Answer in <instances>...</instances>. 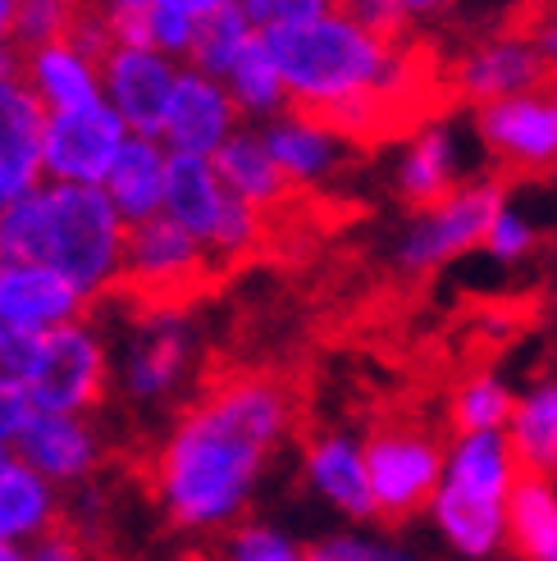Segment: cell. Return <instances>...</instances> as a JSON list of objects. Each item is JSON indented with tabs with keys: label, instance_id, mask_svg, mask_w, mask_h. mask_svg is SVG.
I'll use <instances>...</instances> for the list:
<instances>
[{
	"label": "cell",
	"instance_id": "obj_1",
	"mask_svg": "<svg viewBox=\"0 0 557 561\" xmlns=\"http://www.w3.org/2000/svg\"><path fill=\"white\" fill-rule=\"evenodd\" d=\"M293 425L278 379L238 375L197 398L156 457V497L179 529L234 525Z\"/></svg>",
	"mask_w": 557,
	"mask_h": 561
},
{
	"label": "cell",
	"instance_id": "obj_2",
	"mask_svg": "<svg viewBox=\"0 0 557 561\" xmlns=\"http://www.w3.org/2000/svg\"><path fill=\"white\" fill-rule=\"evenodd\" d=\"M128 224L101 187L42 183L0 210V265H46L82 297H101L124 278Z\"/></svg>",
	"mask_w": 557,
	"mask_h": 561
},
{
	"label": "cell",
	"instance_id": "obj_3",
	"mask_svg": "<svg viewBox=\"0 0 557 561\" xmlns=\"http://www.w3.org/2000/svg\"><path fill=\"white\" fill-rule=\"evenodd\" d=\"M261 42L288 88V101L302 115H320L361 92H375L398 65V46L366 33L352 10L325 5L311 19L261 27Z\"/></svg>",
	"mask_w": 557,
	"mask_h": 561
},
{
	"label": "cell",
	"instance_id": "obj_4",
	"mask_svg": "<svg viewBox=\"0 0 557 561\" xmlns=\"http://www.w3.org/2000/svg\"><path fill=\"white\" fill-rule=\"evenodd\" d=\"M361 447H366L379 520L407 525L411 516L434 507L443 474H448V447L421 415H384Z\"/></svg>",
	"mask_w": 557,
	"mask_h": 561
},
{
	"label": "cell",
	"instance_id": "obj_5",
	"mask_svg": "<svg viewBox=\"0 0 557 561\" xmlns=\"http://www.w3.org/2000/svg\"><path fill=\"white\" fill-rule=\"evenodd\" d=\"M164 219H174L215 256H242L265 233L261 210L242 206L219 183L215 160L202 156H170V183H164Z\"/></svg>",
	"mask_w": 557,
	"mask_h": 561
},
{
	"label": "cell",
	"instance_id": "obj_6",
	"mask_svg": "<svg viewBox=\"0 0 557 561\" xmlns=\"http://www.w3.org/2000/svg\"><path fill=\"white\" fill-rule=\"evenodd\" d=\"M110 383V352L101 333L78 320L37 339V360L27 375V398L50 415H88Z\"/></svg>",
	"mask_w": 557,
	"mask_h": 561
},
{
	"label": "cell",
	"instance_id": "obj_7",
	"mask_svg": "<svg viewBox=\"0 0 557 561\" xmlns=\"http://www.w3.org/2000/svg\"><path fill=\"white\" fill-rule=\"evenodd\" d=\"M503 196H508V187L498 179L462 183V192L453 196V202H443L430 215H416L411 233L398 251L402 270L430 274V270L448 265L453 256H462V251H470V247H489L493 224L503 219Z\"/></svg>",
	"mask_w": 557,
	"mask_h": 561
},
{
	"label": "cell",
	"instance_id": "obj_8",
	"mask_svg": "<svg viewBox=\"0 0 557 561\" xmlns=\"http://www.w3.org/2000/svg\"><path fill=\"white\" fill-rule=\"evenodd\" d=\"M124 119L105 101L88 110H60L46 115V183L65 187H101L115 170L128 142Z\"/></svg>",
	"mask_w": 557,
	"mask_h": 561
},
{
	"label": "cell",
	"instance_id": "obj_9",
	"mask_svg": "<svg viewBox=\"0 0 557 561\" xmlns=\"http://www.w3.org/2000/svg\"><path fill=\"white\" fill-rule=\"evenodd\" d=\"M476 124L503 187L557 174V105L516 96V101L485 105Z\"/></svg>",
	"mask_w": 557,
	"mask_h": 561
},
{
	"label": "cell",
	"instance_id": "obj_10",
	"mask_svg": "<svg viewBox=\"0 0 557 561\" xmlns=\"http://www.w3.org/2000/svg\"><path fill=\"white\" fill-rule=\"evenodd\" d=\"M206 256L211 251L197 238L160 215V219H147V224H137V229H128L120 284H128L147 301H174L206 278Z\"/></svg>",
	"mask_w": 557,
	"mask_h": 561
},
{
	"label": "cell",
	"instance_id": "obj_11",
	"mask_svg": "<svg viewBox=\"0 0 557 561\" xmlns=\"http://www.w3.org/2000/svg\"><path fill=\"white\" fill-rule=\"evenodd\" d=\"M242 128V110L234 101V92L219 78H206L197 69L179 73L174 101L164 110L160 124V142L170 156H202L215 160L219 147Z\"/></svg>",
	"mask_w": 557,
	"mask_h": 561
},
{
	"label": "cell",
	"instance_id": "obj_12",
	"mask_svg": "<svg viewBox=\"0 0 557 561\" xmlns=\"http://www.w3.org/2000/svg\"><path fill=\"white\" fill-rule=\"evenodd\" d=\"M183 65L164 60L160 50H110L101 65V88L105 105L124 119L133 137H160L164 110L174 101Z\"/></svg>",
	"mask_w": 557,
	"mask_h": 561
},
{
	"label": "cell",
	"instance_id": "obj_13",
	"mask_svg": "<svg viewBox=\"0 0 557 561\" xmlns=\"http://www.w3.org/2000/svg\"><path fill=\"white\" fill-rule=\"evenodd\" d=\"M46 183V105L23 78L0 82V210Z\"/></svg>",
	"mask_w": 557,
	"mask_h": 561
},
{
	"label": "cell",
	"instance_id": "obj_14",
	"mask_svg": "<svg viewBox=\"0 0 557 561\" xmlns=\"http://www.w3.org/2000/svg\"><path fill=\"white\" fill-rule=\"evenodd\" d=\"M88 311L82 297L65 274L46 265H0V329L46 339V333L78 324Z\"/></svg>",
	"mask_w": 557,
	"mask_h": 561
},
{
	"label": "cell",
	"instance_id": "obj_15",
	"mask_svg": "<svg viewBox=\"0 0 557 561\" xmlns=\"http://www.w3.org/2000/svg\"><path fill=\"white\" fill-rule=\"evenodd\" d=\"M192 366V329L174 311H151L124 347L120 383L133 402H160L183 383Z\"/></svg>",
	"mask_w": 557,
	"mask_h": 561
},
{
	"label": "cell",
	"instance_id": "obj_16",
	"mask_svg": "<svg viewBox=\"0 0 557 561\" xmlns=\"http://www.w3.org/2000/svg\"><path fill=\"white\" fill-rule=\"evenodd\" d=\"M14 457L23 466H33L46 484H78L88 480L101 461V438L92 430L88 415H50L37 411L27 420V430L14 443Z\"/></svg>",
	"mask_w": 557,
	"mask_h": 561
},
{
	"label": "cell",
	"instance_id": "obj_17",
	"mask_svg": "<svg viewBox=\"0 0 557 561\" xmlns=\"http://www.w3.org/2000/svg\"><path fill=\"white\" fill-rule=\"evenodd\" d=\"M306 480L316 484L320 497L352 520H371L375 512V489L366 470V447L348 434H316L306 443Z\"/></svg>",
	"mask_w": 557,
	"mask_h": 561
},
{
	"label": "cell",
	"instance_id": "obj_18",
	"mask_svg": "<svg viewBox=\"0 0 557 561\" xmlns=\"http://www.w3.org/2000/svg\"><path fill=\"white\" fill-rule=\"evenodd\" d=\"M164 183H170V151L160 137H128L115 170L101 183L110 206L120 210L128 229L164 215Z\"/></svg>",
	"mask_w": 557,
	"mask_h": 561
},
{
	"label": "cell",
	"instance_id": "obj_19",
	"mask_svg": "<svg viewBox=\"0 0 557 561\" xmlns=\"http://www.w3.org/2000/svg\"><path fill=\"white\" fill-rule=\"evenodd\" d=\"M508 466H512V484H508V548L521 561H557V497L548 493V480L512 453L508 443Z\"/></svg>",
	"mask_w": 557,
	"mask_h": 561
},
{
	"label": "cell",
	"instance_id": "obj_20",
	"mask_svg": "<svg viewBox=\"0 0 557 561\" xmlns=\"http://www.w3.org/2000/svg\"><path fill=\"white\" fill-rule=\"evenodd\" d=\"M23 82L37 92L46 115H60V110H88V105L105 101L101 65L88 60V55H78L69 42H55L46 50L23 55Z\"/></svg>",
	"mask_w": 557,
	"mask_h": 561
},
{
	"label": "cell",
	"instance_id": "obj_21",
	"mask_svg": "<svg viewBox=\"0 0 557 561\" xmlns=\"http://www.w3.org/2000/svg\"><path fill=\"white\" fill-rule=\"evenodd\" d=\"M215 174L225 183L242 206L252 210H270L284 202V192L293 187L288 174L274 164L270 147H265V133L261 128H238L225 147L215 156Z\"/></svg>",
	"mask_w": 557,
	"mask_h": 561
},
{
	"label": "cell",
	"instance_id": "obj_22",
	"mask_svg": "<svg viewBox=\"0 0 557 561\" xmlns=\"http://www.w3.org/2000/svg\"><path fill=\"white\" fill-rule=\"evenodd\" d=\"M55 512H60L55 484H46L33 466H23L19 457L0 466V543H37L55 529Z\"/></svg>",
	"mask_w": 557,
	"mask_h": 561
},
{
	"label": "cell",
	"instance_id": "obj_23",
	"mask_svg": "<svg viewBox=\"0 0 557 561\" xmlns=\"http://www.w3.org/2000/svg\"><path fill=\"white\" fill-rule=\"evenodd\" d=\"M261 133H265V147H270L274 164L288 174V183L325 179L333 164H339L343 137H333L325 124H316L311 115H302V110H288V115H278V119L265 124Z\"/></svg>",
	"mask_w": 557,
	"mask_h": 561
},
{
	"label": "cell",
	"instance_id": "obj_24",
	"mask_svg": "<svg viewBox=\"0 0 557 561\" xmlns=\"http://www.w3.org/2000/svg\"><path fill=\"white\" fill-rule=\"evenodd\" d=\"M398 192L416 215H430L462 192V183L453 174V142H448V128L443 124L411 137L407 160L398 170Z\"/></svg>",
	"mask_w": 557,
	"mask_h": 561
},
{
	"label": "cell",
	"instance_id": "obj_25",
	"mask_svg": "<svg viewBox=\"0 0 557 561\" xmlns=\"http://www.w3.org/2000/svg\"><path fill=\"white\" fill-rule=\"evenodd\" d=\"M516 398L498 383L489 370H476L466 375L457 388H453V402H448V430H453V443L462 438H476V434H498V425H512L516 415Z\"/></svg>",
	"mask_w": 557,
	"mask_h": 561
},
{
	"label": "cell",
	"instance_id": "obj_26",
	"mask_svg": "<svg viewBox=\"0 0 557 561\" xmlns=\"http://www.w3.org/2000/svg\"><path fill=\"white\" fill-rule=\"evenodd\" d=\"M434 516L443 525V535H448L466 557L493 552L498 539L508 535V507H498V502H476L457 489H439Z\"/></svg>",
	"mask_w": 557,
	"mask_h": 561
},
{
	"label": "cell",
	"instance_id": "obj_27",
	"mask_svg": "<svg viewBox=\"0 0 557 561\" xmlns=\"http://www.w3.org/2000/svg\"><path fill=\"white\" fill-rule=\"evenodd\" d=\"M225 88L234 92V101H238V110H242L247 119L274 124L278 115H288V110H293L288 88H284V78H278L270 50H265V42H261V33H257L252 46L242 50V60H238L234 73L225 78Z\"/></svg>",
	"mask_w": 557,
	"mask_h": 561
},
{
	"label": "cell",
	"instance_id": "obj_28",
	"mask_svg": "<svg viewBox=\"0 0 557 561\" xmlns=\"http://www.w3.org/2000/svg\"><path fill=\"white\" fill-rule=\"evenodd\" d=\"M252 42H257V23H252V14H247V5H238V0H215V14L206 19L197 55H192L187 69L225 82Z\"/></svg>",
	"mask_w": 557,
	"mask_h": 561
},
{
	"label": "cell",
	"instance_id": "obj_29",
	"mask_svg": "<svg viewBox=\"0 0 557 561\" xmlns=\"http://www.w3.org/2000/svg\"><path fill=\"white\" fill-rule=\"evenodd\" d=\"M512 453L521 461H531L544 480L548 474H557V388L544 383L535 398H525L512 415Z\"/></svg>",
	"mask_w": 557,
	"mask_h": 561
},
{
	"label": "cell",
	"instance_id": "obj_30",
	"mask_svg": "<svg viewBox=\"0 0 557 561\" xmlns=\"http://www.w3.org/2000/svg\"><path fill=\"white\" fill-rule=\"evenodd\" d=\"M211 14L215 0H151V46L187 69Z\"/></svg>",
	"mask_w": 557,
	"mask_h": 561
},
{
	"label": "cell",
	"instance_id": "obj_31",
	"mask_svg": "<svg viewBox=\"0 0 557 561\" xmlns=\"http://www.w3.org/2000/svg\"><path fill=\"white\" fill-rule=\"evenodd\" d=\"M69 23H73V5H60V0H23L14 14V46L23 55L46 50L69 37Z\"/></svg>",
	"mask_w": 557,
	"mask_h": 561
},
{
	"label": "cell",
	"instance_id": "obj_32",
	"mask_svg": "<svg viewBox=\"0 0 557 561\" xmlns=\"http://www.w3.org/2000/svg\"><path fill=\"white\" fill-rule=\"evenodd\" d=\"M225 561H311V548L278 535L274 525H238L225 543Z\"/></svg>",
	"mask_w": 557,
	"mask_h": 561
},
{
	"label": "cell",
	"instance_id": "obj_33",
	"mask_svg": "<svg viewBox=\"0 0 557 561\" xmlns=\"http://www.w3.org/2000/svg\"><path fill=\"white\" fill-rule=\"evenodd\" d=\"M115 50H156L151 46V0H115L105 5Z\"/></svg>",
	"mask_w": 557,
	"mask_h": 561
},
{
	"label": "cell",
	"instance_id": "obj_34",
	"mask_svg": "<svg viewBox=\"0 0 557 561\" xmlns=\"http://www.w3.org/2000/svg\"><path fill=\"white\" fill-rule=\"evenodd\" d=\"M78 55L105 65L110 50H115V37H110V23H105V5L101 10H73V23H69V37H65Z\"/></svg>",
	"mask_w": 557,
	"mask_h": 561
},
{
	"label": "cell",
	"instance_id": "obj_35",
	"mask_svg": "<svg viewBox=\"0 0 557 561\" xmlns=\"http://www.w3.org/2000/svg\"><path fill=\"white\" fill-rule=\"evenodd\" d=\"M33 415H37V407H33V398H27V388L0 383V447L14 453V443H19V434L27 430Z\"/></svg>",
	"mask_w": 557,
	"mask_h": 561
},
{
	"label": "cell",
	"instance_id": "obj_36",
	"mask_svg": "<svg viewBox=\"0 0 557 561\" xmlns=\"http://www.w3.org/2000/svg\"><path fill=\"white\" fill-rule=\"evenodd\" d=\"M311 557H316V561H407V557H402V552H394V548H384V543H366V539H348V535L316 543V548H311Z\"/></svg>",
	"mask_w": 557,
	"mask_h": 561
},
{
	"label": "cell",
	"instance_id": "obj_37",
	"mask_svg": "<svg viewBox=\"0 0 557 561\" xmlns=\"http://www.w3.org/2000/svg\"><path fill=\"white\" fill-rule=\"evenodd\" d=\"M23 552H27V561H88V552H82V543L69 535V529H50V535L27 543Z\"/></svg>",
	"mask_w": 557,
	"mask_h": 561
},
{
	"label": "cell",
	"instance_id": "obj_38",
	"mask_svg": "<svg viewBox=\"0 0 557 561\" xmlns=\"http://www.w3.org/2000/svg\"><path fill=\"white\" fill-rule=\"evenodd\" d=\"M14 0H0V82L5 78H23V50L14 46Z\"/></svg>",
	"mask_w": 557,
	"mask_h": 561
},
{
	"label": "cell",
	"instance_id": "obj_39",
	"mask_svg": "<svg viewBox=\"0 0 557 561\" xmlns=\"http://www.w3.org/2000/svg\"><path fill=\"white\" fill-rule=\"evenodd\" d=\"M531 247V229H525L521 219H512L508 210H503V219L493 224V238H489V251L493 256H503V261H516L521 251Z\"/></svg>",
	"mask_w": 557,
	"mask_h": 561
},
{
	"label": "cell",
	"instance_id": "obj_40",
	"mask_svg": "<svg viewBox=\"0 0 557 561\" xmlns=\"http://www.w3.org/2000/svg\"><path fill=\"white\" fill-rule=\"evenodd\" d=\"M0 561H27V552L14 548V543H0Z\"/></svg>",
	"mask_w": 557,
	"mask_h": 561
},
{
	"label": "cell",
	"instance_id": "obj_41",
	"mask_svg": "<svg viewBox=\"0 0 557 561\" xmlns=\"http://www.w3.org/2000/svg\"><path fill=\"white\" fill-rule=\"evenodd\" d=\"M10 457H14V453H10V447H0V466H5V461H10Z\"/></svg>",
	"mask_w": 557,
	"mask_h": 561
},
{
	"label": "cell",
	"instance_id": "obj_42",
	"mask_svg": "<svg viewBox=\"0 0 557 561\" xmlns=\"http://www.w3.org/2000/svg\"><path fill=\"white\" fill-rule=\"evenodd\" d=\"M548 105H557V88H553V96H548Z\"/></svg>",
	"mask_w": 557,
	"mask_h": 561
},
{
	"label": "cell",
	"instance_id": "obj_43",
	"mask_svg": "<svg viewBox=\"0 0 557 561\" xmlns=\"http://www.w3.org/2000/svg\"><path fill=\"white\" fill-rule=\"evenodd\" d=\"M311 561H316V557H311Z\"/></svg>",
	"mask_w": 557,
	"mask_h": 561
}]
</instances>
